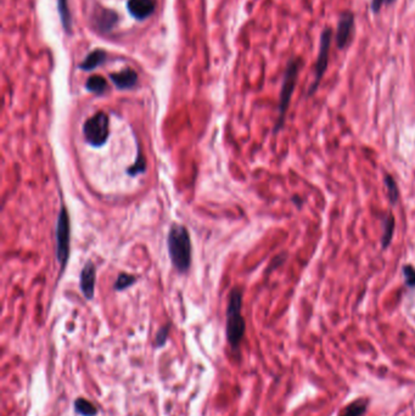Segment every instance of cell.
I'll use <instances>...</instances> for the list:
<instances>
[{
  "mask_svg": "<svg viewBox=\"0 0 415 416\" xmlns=\"http://www.w3.org/2000/svg\"><path fill=\"white\" fill-rule=\"evenodd\" d=\"M332 38H334L332 30H331L330 27L324 28L320 34V38H319L318 56H316L315 67H314V81L308 89V94H307L308 96H312L315 93L319 84H320L321 79H323L324 74H325L326 69H328Z\"/></svg>",
  "mask_w": 415,
  "mask_h": 416,
  "instance_id": "cell-5",
  "label": "cell"
},
{
  "mask_svg": "<svg viewBox=\"0 0 415 416\" xmlns=\"http://www.w3.org/2000/svg\"><path fill=\"white\" fill-rule=\"evenodd\" d=\"M83 135L92 148H101L110 136V118L105 112H97L83 124Z\"/></svg>",
  "mask_w": 415,
  "mask_h": 416,
  "instance_id": "cell-4",
  "label": "cell"
},
{
  "mask_svg": "<svg viewBox=\"0 0 415 416\" xmlns=\"http://www.w3.org/2000/svg\"><path fill=\"white\" fill-rule=\"evenodd\" d=\"M168 254L172 266L179 273H186L191 266V240L188 229L182 224H173L167 237Z\"/></svg>",
  "mask_w": 415,
  "mask_h": 416,
  "instance_id": "cell-1",
  "label": "cell"
},
{
  "mask_svg": "<svg viewBox=\"0 0 415 416\" xmlns=\"http://www.w3.org/2000/svg\"><path fill=\"white\" fill-rule=\"evenodd\" d=\"M241 307L242 291L241 288L235 287L230 291L227 307V323H225L227 340L232 350H237L246 330V323L241 316Z\"/></svg>",
  "mask_w": 415,
  "mask_h": 416,
  "instance_id": "cell-2",
  "label": "cell"
},
{
  "mask_svg": "<svg viewBox=\"0 0 415 416\" xmlns=\"http://www.w3.org/2000/svg\"><path fill=\"white\" fill-rule=\"evenodd\" d=\"M110 78L119 90H126V89H132L135 86L138 82V74L132 68H126L118 73L110 74Z\"/></svg>",
  "mask_w": 415,
  "mask_h": 416,
  "instance_id": "cell-11",
  "label": "cell"
},
{
  "mask_svg": "<svg viewBox=\"0 0 415 416\" xmlns=\"http://www.w3.org/2000/svg\"><path fill=\"white\" fill-rule=\"evenodd\" d=\"M97 268L92 261H88L81 271L79 286L87 300H93L95 292V280H97Z\"/></svg>",
  "mask_w": 415,
  "mask_h": 416,
  "instance_id": "cell-8",
  "label": "cell"
},
{
  "mask_svg": "<svg viewBox=\"0 0 415 416\" xmlns=\"http://www.w3.org/2000/svg\"><path fill=\"white\" fill-rule=\"evenodd\" d=\"M395 217L388 213L387 217L383 219V233L381 237V246L382 249H387L388 245L392 241L393 233H395Z\"/></svg>",
  "mask_w": 415,
  "mask_h": 416,
  "instance_id": "cell-15",
  "label": "cell"
},
{
  "mask_svg": "<svg viewBox=\"0 0 415 416\" xmlns=\"http://www.w3.org/2000/svg\"><path fill=\"white\" fill-rule=\"evenodd\" d=\"M57 9H59L61 23L64 26L65 32L72 33V16L68 9V0H57Z\"/></svg>",
  "mask_w": 415,
  "mask_h": 416,
  "instance_id": "cell-14",
  "label": "cell"
},
{
  "mask_svg": "<svg viewBox=\"0 0 415 416\" xmlns=\"http://www.w3.org/2000/svg\"><path fill=\"white\" fill-rule=\"evenodd\" d=\"M168 333H169V325L162 326V328L157 331V333H156V338H155L156 347L161 348L166 345L167 338H168Z\"/></svg>",
  "mask_w": 415,
  "mask_h": 416,
  "instance_id": "cell-22",
  "label": "cell"
},
{
  "mask_svg": "<svg viewBox=\"0 0 415 416\" xmlns=\"http://www.w3.org/2000/svg\"><path fill=\"white\" fill-rule=\"evenodd\" d=\"M134 283H136V276L131 275V274H121V275L117 278L116 283H115V290L116 291H123L126 288H128L129 286L133 285Z\"/></svg>",
  "mask_w": 415,
  "mask_h": 416,
  "instance_id": "cell-20",
  "label": "cell"
},
{
  "mask_svg": "<svg viewBox=\"0 0 415 416\" xmlns=\"http://www.w3.org/2000/svg\"><path fill=\"white\" fill-rule=\"evenodd\" d=\"M74 410L81 416H97L98 409L93 405L90 401L83 398H78L74 400Z\"/></svg>",
  "mask_w": 415,
  "mask_h": 416,
  "instance_id": "cell-17",
  "label": "cell"
},
{
  "mask_svg": "<svg viewBox=\"0 0 415 416\" xmlns=\"http://www.w3.org/2000/svg\"><path fill=\"white\" fill-rule=\"evenodd\" d=\"M385 185L387 187V195L390 202L392 204H396L398 201V197H399V190H398L397 183L396 180L391 177L390 174L385 175Z\"/></svg>",
  "mask_w": 415,
  "mask_h": 416,
  "instance_id": "cell-18",
  "label": "cell"
},
{
  "mask_svg": "<svg viewBox=\"0 0 415 416\" xmlns=\"http://www.w3.org/2000/svg\"><path fill=\"white\" fill-rule=\"evenodd\" d=\"M356 32V15L352 11H344L340 15L335 32V43L339 50H346L349 47Z\"/></svg>",
  "mask_w": 415,
  "mask_h": 416,
  "instance_id": "cell-7",
  "label": "cell"
},
{
  "mask_svg": "<svg viewBox=\"0 0 415 416\" xmlns=\"http://www.w3.org/2000/svg\"><path fill=\"white\" fill-rule=\"evenodd\" d=\"M145 170H146L145 158H144L143 153H141V150L139 149L138 157H136L135 163L127 169V173H128V175H131V177H136V175H140L143 174V173H145Z\"/></svg>",
  "mask_w": 415,
  "mask_h": 416,
  "instance_id": "cell-19",
  "label": "cell"
},
{
  "mask_svg": "<svg viewBox=\"0 0 415 416\" xmlns=\"http://www.w3.org/2000/svg\"><path fill=\"white\" fill-rule=\"evenodd\" d=\"M129 14L136 20H145L155 11V3L152 0H129L127 4Z\"/></svg>",
  "mask_w": 415,
  "mask_h": 416,
  "instance_id": "cell-10",
  "label": "cell"
},
{
  "mask_svg": "<svg viewBox=\"0 0 415 416\" xmlns=\"http://www.w3.org/2000/svg\"><path fill=\"white\" fill-rule=\"evenodd\" d=\"M395 3H396V0H371V3H370L371 13L378 15V14H380L381 9H382L383 5L391 6Z\"/></svg>",
  "mask_w": 415,
  "mask_h": 416,
  "instance_id": "cell-23",
  "label": "cell"
},
{
  "mask_svg": "<svg viewBox=\"0 0 415 416\" xmlns=\"http://www.w3.org/2000/svg\"><path fill=\"white\" fill-rule=\"evenodd\" d=\"M85 88L90 93L98 94V95H101L105 93L107 88V82L104 77L101 76H92L85 83Z\"/></svg>",
  "mask_w": 415,
  "mask_h": 416,
  "instance_id": "cell-16",
  "label": "cell"
},
{
  "mask_svg": "<svg viewBox=\"0 0 415 416\" xmlns=\"http://www.w3.org/2000/svg\"><path fill=\"white\" fill-rule=\"evenodd\" d=\"M403 275H404L405 283H407L408 287L414 288L415 287V268L410 264L407 266H403Z\"/></svg>",
  "mask_w": 415,
  "mask_h": 416,
  "instance_id": "cell-21",
  "label": "cell"
},
{
  "mask_svg": "<svg viewBox=\"0 0 415 416\" xmlns=\"http://www.w3.org/2000/svg\"><path fill=\"white\" fill-rule=\"evenodd\" d=\"M69 242H71V223L66 207L62 206L56 222V258L62 269H65L68 261Z\"/></svg>",
  "mask_w": 415,
  "mask_h": 416,
  "instance_id": "cell-6",
  "label": "cell"
},
{
  "mask_svg": "<svg viewBox=\"0 0 415 416\" xmlns=\"http://www.w3.org/2000/svg\"><path fill=\"white\" fill-rule=\"evenodd\" d=\"M105 60H106V52L104 50H94L85 57L84 61L79 65V68L83 69V71H92V69L97 68L98 66L104 64Z\"/></svg>",
  "mask_w": 415,
  "mask_h": 416,
  "instance_id": "cell-12",
  "label": "cell"
},
{
  "mask_svg": "<svg viewBox=\"0 0 415 416\" xmlns=\"http://www.w3.org/2000/svg\"><path fill=\"white\" fill-rule=\"evenodd\" d=\"M368 399L359 398L345 406L337 416H363L368 409Z\"/></svg>",
  "mask_w": 415,
  "mask_h": 416,
  "instance_id": "cell-13",
  "label": "cell"
},
{
  "mask_svg": "<svg viewBox=\"0 0 415 416\" xmlns=\"http://www.w3.org/2000/svg\"><path fill=\"white\" fill-rule=\"evenodd\" d=\"M302 67H303V60L299 56H294L287 62L284 72V78H282V90H280L279 105H278L279 116H278L277 124H275L274 133L279 132V129L284 126L285 117H286L287 110L290 106V101H291L292 94L296 88L297 79H299V74Z\"/></svg>",
  "mask_w": 415,
  "mask_h": 416,
  "instance_id": "cell-3",
  "label": "cell"
},
{
  "mask_svg": "<svg viewBox=\"0 0 415 416\" xmlns=\"http://www.w3.org/2000/svg\"><path fill=\"white\" fill-rule=\"evenodd\" d=\"M118 16L115 11L107 9H97L93 14V22L94 26L101 32H110L116 26Z\"/></svg>",
  "mask_w": 415,
  "mask_h": 416,
  "instance_id": "cell-9",
  "label": "cell"
}]
</instances>
